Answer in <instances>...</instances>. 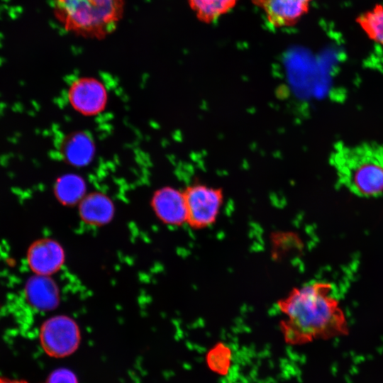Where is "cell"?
<instances>
[{"mask_svg": "<svg viewBox=\"0 0 383 383\" xmlns=\"http://www.w3.org/2000/svg\"><path fill=\"white\" fill-rule=\"evenodd\" d=\"M280 332L288 345H301L348 333L346 316L333 287L313 281L293 287L277 301Z\"/></svg>", "mask_w": 383, "mask_h": 383, "instance_id": "1", "label": "cell"}, {"mask_svg": "<svg viewBox=\"0 0 383 383\" xmlns=\"http://www.w3.org/2000/svg\"><path fill=\"white\" fill-rule=\"evenodd\" d=\"M338 184L360 197H377L383 193V144L365 141L338 142L330 155Z\"/></svg>", "mask_w": 383, "mask_h": 383, "instance_id": "2", "label": "cell"}, {"mask_svg": "<svg viewBox=\"0 0 383 383\" xmlns=\"http://www.w3.org/2000/svg\"><path fill=\"white\" fill-rule=\"evenodd\" d=\"M125 0H53L54 16L64 30L100 40L114 32L125 11Z\"/></svg>", "mask_w": 383, "mask_h": 383, "instance_id": "3", "label": "cell"}, {"mask_svg": "<svg viewBox=\"0 0 383 383\" xmlns=\"http://www.w3.org/2000/svg\"><path fill=\"white\" fill-rule=\"evenodd\" d=\"M183 194L187 223L192 228L206 229L216 222L224 203L221 188L195 182L187 187Z\"/></svg>", "mask_w": 383, "mask_h": 383, "instance_id": "4", "label": "cell"}, {"mask_svg": "<svg viewBox=\"0 0 383 383\" xmlns=\"http://www.w3.org/2000/svg\"><path fill=\"white\" fill-rule=\"evenodd\" d=\"M40 341L48 355L62 357L76 350L80 342V331L74 320L64 315H57L43 323Z\"/></svg>", "mask_w": 383, "mask_h": 383, "instance_id": "5", "label": "cell"}, {"mask_svg": "<svg viewBox=\"0 0 383 383\" xmlns=\"http://www.w3.org/2000/svg\"><path fill=\"white\" fill-rule=\"evenodd\" d=\"M67 98L71 106L86 116L101 113L107 104L108 93L105 85L89 77L76 79L70 84Z\"/></svg>", "mask_w": 383, "mask_h": 383, "instance_id": "6", "label": "cell"}, {"mask_svg": "<svg viewBox=\"0 0 383 383\" xmlns=\"http://www.w3.org/2000/svg\"><path fill=\"white\" fill-rule=\"evenodd\" d=\"M313 0H252L274 28L295 26L309 11Z\"/></svg>", "mask_w": 383, "mask_h": 383, "instance_id": "7", "label": "cell"}, {"mask_svg": "<svg viewBox=\"0 0 383 383\" xmlns=\"http://www.w3.org/2000/svg\"><path fill=\"white\" fill-rule=\"evenodd\" d=\"M26 257L28 265L35 274L49 277L60 269L65 254L57 241L43 238L30 245Z\"/></svg>", "mask_w": 383, "mask_h": 383, "instance_id": "8", "label": "cell"}, {"mask_svg": "<svg viewBox=\"0 0 383 383\" xmlns=\"http://www.w3.org/2000/svg\"><path fill=\"white\" fill-rule=\"evenodd\" d=\"M152 204L157 217L165 223L179 226L187 223L183 191L165 187L155 193Z\"/></svg>", "mask_w": 383, "mask_h": 383, "instance_id": "9", "label": "cell"}, {"mask_svg": "<svg viewBox=\"0 0 383 383\" xmlns=\"http://www.w3.org/2000/svg\"><path fill=\"white\" fill-rule=\"evenodd\" d=\"M25 296L28 304L39 311H50L59 302V292L55 282L48 276L30 277L25 285Z\"/></svg>", "mask_w": 383, "mask_h": 383, "instance_id": "10", "label": "cell"}, {"mask_svg": "<svg viewBox=\"0 0 383 383\" xmlns=\"http://www.w3.org/2000/svg\"><path fill=\"white\" fill-rule=\"evenodd\" d=\"M113 212L111 201L101 193L84 196L79 203V213L82 218L91 225L108 223L112 218Z\"/></svg>", "mask_w": 383, "mask_h": 383, "instance_id": "11", "label": "cell"}, {"mask_svg": "<svg viewBox=\"0 0 383 383\" xmlns=\"http://www.w3.org/2000/svg\"><path fill=\"white\" fill-rule=\"evenodd\" d=\"M197 20L205 24L214 23L231 11L239 0H187Z\"/></svg>", "mask_w": 383, "mask_h": 383, "instance_id": "12", "label": "cell"}, {"mask_svg": "<svg viewBox=\"0 0 383 383\" xmlns=\"http://www.w3.org/2000/svg\"><path fill=\"white\" fill-rule=\"evenodd\" d=\"M62 151L68 162L77 166H82L87 164L92 157L93 143L85 134L77 133L65 140Z\"/></svg>", "mask_w": 383, "mask_h": 383, "instance_id": "13", "label": "cell"}, {"mask_svg": "<svg viewBox=\"0 0 383 383\" xmlns=\"http://www.w3.org/2000/svg\"><path fill=\"white\" fill-rule=\"evenodd\" d=\"M54 192L60 202L67 205L74 204L80 202L84 197L85 184L81 177L69 174L57 180Z\"/></svg>", "mask_w": 383, "mask_h": 383, "instance_id": "14", "label": "cell"}, {"mask_svg": "<svg viewBox=\"0 0 383 383\" xmlns=\"http://www.w3.org/2000/svg\"><path fill=\"white\" fill-rule=\"evenodd\" d=\"M356 21L370 39L383 46V4L360 14Z\"/></svg>", "mask_w": 383, "mask_h": 383, "instance_id": "15", "label": "cell"}, {"mask_svg": "<svg viewBox=\"0 0 383 383\" xmlns=\"http://www.w3.org/2000/svg\"><path fill=\"white\" fill-rule=\"evenodd\" d=\"M271 251L275 258H282L295 252L301 243L299 236L292 231H277L271 236Z\"/></svg>", "mask_w": 383, "mask_h": 383, "instance_id": "16", "label": "cell"}, {"mask_svg": "<svg viewBox=\"0 0 383 383\" xmlns=\"http://www.w3.org/2000/svg\"><path fill=\"white\" fill-rule=\"evenodd\" d=\"M46 383H78L75 374L67 368L54 370L48 377Z\"/></svg>", "mask_w": 383, "mask_h": 383, "instance_id": "17", "label": "cell"}, {"mask_svg": "<svg viewBox=\"0 0 383 383\" xmlns=\"http://www.w3.org/2000/svg\"><path fill=\"white\" fill-rule=\"evenodd\" d=\"M0 383H27L25 381L18 380V379H11L6 377H3L0 376Z\"/></svg>", "mask_w": 383, "mask_h": 383, "instance_id": "18", "label": "cell"}]
</instances>
